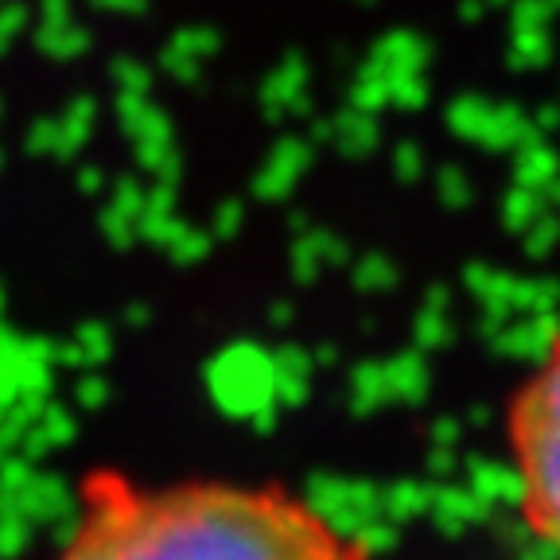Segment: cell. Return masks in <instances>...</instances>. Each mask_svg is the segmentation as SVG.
<instances>
[{"mask_svg":"<svg viewBox=\"0 0 560 560\" xmlns=\"http://www.w3.org/2000/svg\"><path fill=\"white\" fill-rule=\"evenodd\" d=\"M510 447L525 522L560 552V335L510 405Z\"/></svg>","mask_w":560,"mask_h":560,"instance_id":"obj_2","label":"cell"},{"mask_svg":"<svg viewBox=\"0 0 560 560\" xmlns=\"http://www.w3.org/2000/svg\"><path fill=\"white\" fill-rule=\"evenodd\" d=\"M59 560H370V552L277 487H140L121 471H94Z\"/></svg>","mask_w":560,"mask_h":560,"instance_id":"obj_1","label":"cell"}]
</instances>
